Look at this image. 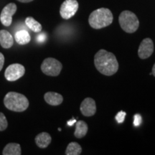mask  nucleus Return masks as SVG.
Listing matches in <instances>:
<instances>
[{"instance_id":"7","label":"nucleus","mask_w":155,"mask_h":155,"mask_svg":"<svg viewBox=\"0 0 155 155\" xmlns=\"http://www.w3.org/2000/svg\"><path fill=\"white\" fill-rule=\"evenodd\" d=\"M25 68L22 65L19 63L12 64L9 65L5 72V76L7 81H15L25 75Z\"/></svg>"},{"instance_id":"22","label":"nucleus","mask_w":155,"mask_h":155,"mask_svg":"<svg viewBox=\"0 0 155 155\" xmlns=\"http://www.w3.org/2000/svg\"><path fill=\"white\" fill-rule=\"evenodd\" d=\"M45 40H46V35L45 33L39 35L37 37V40H38V42H43L45 41Z\"/></svg>"},{"instance_id":"11","label":"nucleus","mask_w":155,"mask_h":155,"mask_svg":"<svg viewBox=\"0 0 155 155\" xmlns=\"http://www.w3.org/2000/svg\"><path fill=\"white\" fill-rule=\"evenodd\" d=\"M14 44V38L8 31L2 30H0V45L5 49L12 48Z\"/></svg>"},{"instance_id":"13","label":"nucleus","mask_w":155,"mask_h":155,"mask_svg":"<svg viewBox=\"0 0 155 155\" xmlns=\"http://www.w3.org/2000/svg\"><path fill=\"white\" fill-rule=\"evenodd\" d=\"M35 140L37 146L41 149H45L49 146V144L51 143L52 138L48 133L42 132L36 136Z\"/></svg>"},{"instance_id":"3","label":"nucleus","mask_w":155,"mask_h":155,"mask_svg":"<svg viewBox=\"0 0 155 155\" xmlns=\"http://www.w3.org/2000/svg\"><path fill=\"white\" fill-rule=\"evenodd\" d=\"M4 104L9 110L22 112L29 106V101L24 95L17 92H9L4 98Z\"/></svg>"},{"instance_id":"20","label":"nucleus","mask_w":155,"mask_h":155,"mask_svg":"<svg viewBox=\"0 0 155 155\" xmlns=\"http://www.w3.org/2000/svg\"><path fill=\"white\" fill-rule=\"evenodd\" d=\"M126 115H127L126 112L123 111H119V113L117 114V115L116 116V120L117 121L118 123H119V124L123 123V122L124 121Z\"/></svg>"},{"instance_id":"21","label":"nucleus","mask_w":155,"mask_h":155,"mask_svg":"<svg viewBox=\"0 0 155 155\" xmlns=\"http://www.w3.org/2000/svg\"><path fill=\"white\" fill-rule=\"evenodd\" d=\"M141 123V116L139 114L134 115V125L135 127H138Z\"/></svg>"},{"instance_id":"14","label":"nucleus","mask_w":155,"mask_h":155,"mask_svg":"<svg viewBox=\"0 0 155 155\" xmlns=\"http://www.w3.org/2000/svg\"><path fill=\"white\" fill-rule=\"evenodd\" d=\"M88 124L84 121L80 120L75 122V130L74 136L78 139H82L88 133Z\"/></svg>"},{"instance_id":"23","label":"nucleus","mask_w":155,"mask_h":155,"mask_svg":"<svg viewBox=\"0 0 155 155\" xmlns=\"http://www.w3.org/2000/svg\"><path fill=\"white\" fill-rule=\"evenodd\" d=\"M4 64H5V57L2 53H0V71L2 70Z\"/></svg>"},{"instance_id":"25","label":"nucleus","mask_w":155,"mask_h":155,"mask_svg":"<svg viewBox=\"0 0 155 155\" xmlns=\"http://www.w3.org/2000/svg\"><path fill=\"white\" fill-rule=\"evenodd\" d=\"M17 1L20 2H22V3H28V2H32L33 0H17Z\"/></svg>"},{"instance_id":"4","label":"nucleus","mask_w":155,"mask_h":155,"mask_svg":"<svg viewBox=\"0 0 155 155\" xmlns=\"http://www.w3.org/2000/svg\"><path fill=\"white\" fill-rule=\"evenodd\" d=\"M119 22L121 28L127 33H134L138 30L139 21L134 13L125 10L120 14Z\"/></svg>"},{"instance_id":"6","label":"nucleus","mask_w":155,"mask_h":155,"mask_svg":"<svg viewBox=\"0 0 155 155\" xmlns=\"http://www.w3.org/2000/svg\"><path fill=\"white\" fill-rule=\"evenodd\" d=\"M78 9V2L76 0H65L61 6L60 14L62 18L69 19L74 16Z\"/></svg>"},{"instance_id":"19","label":"nucleus","mask_w":155,"mask_h":155,"mask_svg":"<svg viewBox=\"0 0 155 155\" xmlns=\"http://www.w3.org/2000/svg\"><path fill=\"white\" fill-rule=\"evenodd\" d=\"M8 126V122H7V118L5 114L0 112V131L5 130Z\"/></svg>"},{"instance_id":"5","label":"nucleus","mask_w":155,"mask_h":155,"mask_svg":"<svg viewBox=\"0 0 155 155\" xmlns=\"http://www.w3.org/2000/svg\"><path fill=\"white\" fill-rule=\"evenodd\" d=\"M63 68V65L58 60L53 58L45 59L41 65V70L44 74L49 76H58Z\"/></svg>"},{"instance_id":"1","label":"nucleus","mask_w":155,"mask_h":155,"mask_svg":"<svg viewBox=\"0 0 155 155\" xmlns=\"http://www.w3.org/2000/svg\"><path fill=\"white\" fill-rule=\"evenodd\" d=\"M94 64L96 69L101 74L111 76L119 70V63L116 56L107 50H98L94 56Z\"/></svg>"},{"instance_id":"16","label":"nucleus","mask_w":155,"mask_h":155,"mask_svg":"<svg viewBox=\"0 0 155 155\" xmlns=\"http://www.w3.org/2000/svg\"><path fill=\"white\" fill-rule=\"evenodd\" d=\"M22 154L21 147L17 143H9L4 148L3 155H20Z\"/></svg>"},{"instance_id":"15","label":"nucleus","mask_w":155,"mask_h":155,"mask_svg":"<svg viewBox=\"0 0 155 155\" xmlns=\"http://www.w3.org/2000/svg\"><path fill=\"white\" fill-rule=\"evenodd\" d=\"M15 39L18 44L26 45L30 42L31 37L26 30H20L15 33Z\"/></svg>"},{"instance_id":"12","label":"nucleus","mask_w":155,"mask_h":155,"mask_svg":"<svg viewBox=\"0 0 155 155\" xmlns=\"http://www.w3.org/2000/svg\"><path fill=\"white\" fill-rule=\"evenodd\" d=\"M46 103L51 106H58L63 101V97L62 95L55 92H48L44 96Z\"/></svg>"},{"instance_id":"9","label":"nucleus","mask_w":155,"mask_h":155,"mask_svg":"<svg viewBox=\"0 0 155 155\" xmlns=\"http://www.w3.org/2000/svg\"><path fill=\"white\" fill-rule=\"evenodd\" d=\"M154 52V42L150 38H145L141 42L138 49V55L141 59H147Z\"/></svg>"},{"instance_id":"17","label":"nucleus","mask_w":155,"mask_h":155,"mask_svg":"<svg viewBox=\"0 0 155 155\" xmlns=\"http://www.w3.org/2000/svg\"><path fill=\"white\" fill-rule=\"evenodd\" d=\"M25 25L29 29L35 32H40L42 31V25L36 21L33 17H28L25 19Z\"/></svg>"},{"instance_id":"18","label":"nucleus","mask_w":155,"mask_h":155,"mask_svg":"<svg viewBox=\"0 0 155 155\" xmlns=\"http://www.w3.org/2000/svg\"><path fill=\"white\" fill-rule=\"evenodd\" d=\"M81 153H82V147L78 143L74 141L70 143L65 150L66 155H79Z\"/></svg>"},{"instance_id":"26","label":"nucleus","mask_w":155,"mask_h":155,"mask_svg":"<svg viewBox=\"0 0 155 155\" xmlns=\"http://www.w3.org/2000/svg\"><path fill=\"white\" fill-rule=\"evenodd\" d=\"M152 73V75H153L155 77V63H154V66H153V68H152V73Z\"/></svg>"},{"instance_id":"2","label":"nucleus","mask_w":155,"mask_h":155,"mask_svg":"<svg viewBox=\"0 0 155 155\" xmlns=\"http://www.w3.org/2000/svg\"><path fill=\"white\" fill-rule=\"evenodd\" d=\"M114 17L109 9L99 8L92 12L88 22L92 28L98 30L109 26L113 22Z\"/></svg>"},{"instance_id":"24","label":"nucleus","mask_w":155,"mask_h":155,"mask_svg":"<svg viewBox=\"0 0 155 155\" xmlns=\"http://www.w3.org/2000/svg\"><path fill=\"white\" fill-rule=\"evenodd\" d=\"M75 122H76V120H75V119H73L71 121H68V124L69 126H73L74 124H75Z\"/></svg>"},{"instance_id":"10","label":"nucleus","mask_w":155,"mask_h":155,"mask_svg":"<svg viewBox=\"0 0 155 155\" xmlns=\"http://www.w3.org/2000/svg\"><path fill=\"white\" fill-rule=\"evenodd\" d=\"M80 110L83 116L87 117L94 116L96 112V102L91 98H85L81 103Z\"/></svg>"},{"instance_id":"8","label":"nucleus","mask_w":155,"mask_h":155,"mask_svg":"<svg viewBox=\"0 0 155 155\" xmlns=\"http://www.w3.org/2000/svg\"><path fill=\"white\" fill-rule=\"evenodd\" d=\"M17 5L15 3H9L6 5L0 15V21L4 26H10L12 22V17L17 12Z\"/></svg>"}]
</instances>
